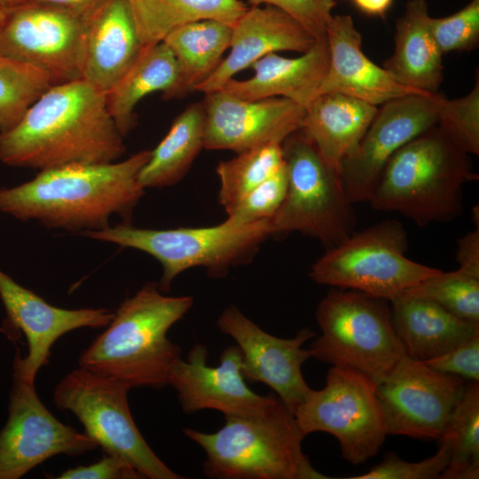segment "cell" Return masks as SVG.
<instances>
[{
  "instance_id": "cell-1",
  "label": "cell",
  "mask_w": 479,
  "mask_h": 479,
  "mask_svg": "<svg viewBox=\"0 0 479 479\" xmlns=\"http://www.w3.org/2000/svg\"><path fill=\"white\" fill-rule=\"evenodd\" d=\"M125 152L106 94L82 79L50 86L9 130L0 161L40 170L116 161Z\"/></svg>"
},
{
  "instance_id": "cell-2",
  "label": "cell",
  "mask_w": 479,
  "mask_h": 479,
  "mask_svg": "<svg viewBox=\"0 0 479 479\" xmlns=\"http://www.w3.org/2000/svg\"><path fill=\"white\" fill-rule=\"evenodd\" d=\"M149 157L144 150L122 161L41 170L28 182L0 188V211L68 231L105 229L114 214L128 221L145 193L138 173Z\"/></svg>"
},
{
  "instance_id": "cell-3",
  "label": "cell",
  "mask_w": 479,
  "mask_h": 479,
  "mask_svg": "<svg viewBox=\"0 0 479 479\" xmlns=\"http://www.w3.org/2000/svg\"><path fill=\"white\" fill-rule=\"evenodd\" d=\"M192 304V296L163 295L158 283H145L120 304L106 329L81 354L79 365L130 388L169 385L181 349L167 334Z\"/></svg>"
},
{
  "instance_id": "cell-4",
  "label": "cell",
  "mask_w": 479,
  "mask_h": 479,
  "mask_svg": "<svg viewBox=\"0 0 479 479\" xmlns=\"http://www.w3.org/2000/svg\"><path fill=\"white\" fill-rule=\"evenodd\" d=\"M477 178L468 153L436 124L393 154L368 202L419 226L449 222L463 212V186Z\"/></svg>"
},
{
  "instance_id": "cell-5",
  "label": "cell",
  "mask_w": 479,
  "mask_h": 479,
  "mask_svg": "<svg viewBox=\"0 0 479 479\" xmlns=\"http://www.w3.org/2000/svg\"><path fill=\"white\" fill-rule=\"evenodd\" d=\"M213 433L185 428L206 453L204 474L216 479H325L302 450L305 436L279 399L262 412L225 416Z\"/></svg>"
},
{
  "instance_id": "cell-6",
  "label": "cell",
  "mask_w": 479,
  "mask_h": 479,
  "mask_svg": "<svg viewBox=\"0 0 479 479\" xmlns=\"http://www.w3.org/2000/svg\"><path fill=\"white\" fill-rule=\"evenodd\" d=\"M82 234L154 257L162 266L159 288L168 292L173 279L188 269L204 267L210 276L220 277L231 267L246 263L260 245L273 235V231L270 219L251 224H238L226 219L214 226L167 230L122 224Z\"/></svg>"
},
{
  "instance_id": "cell-7",
  "label": "cell",
  "mask_w": 479,
  "mask_h": 479,
  "mask_svg": "<svg viewBox=\"0 0 479 479\" xmlns=\"http://www.w3.org/2000/svg\"><path fill=\"white\" fill-rule=\"evenodd\" d=\"M388 302L355 290L331 289L317 307L321 335L310 346L311 357L356 370L380 384L405 355Z\"/></svg>"
},
{
  "instance_id": "cell-8",
  "label": "cell",
  "mask_w": 479,
  "mask_h": 479,
  "mask_svg": "<svg viewBox=\"0 0 479 479\" xmlns=\"http://www.w3.org/2000/svg\"><path fill=\"white\" fill-rule=\"evenodd\" d=\"M287 189L270 219L273 235L300 232L334 247L354 232L355 216L340 169L328 164L300 130L281 144Z\"/></svg>"
},
{
  "instance_id": "cell-9",
  "label": "cell",
  "mask_w": 479,
  "mask_h": 479,
  "mask_svg": "<svg viewBox=\"0 0 479 479\" xmlns=\"http://www.w3.org/2000/svg\"><path fill=\"white\" fill-rule=\"evenodd\" d=\"M407 247L403 224L382 221L327 248L309 275L319 285L390 302L441 271L409 259Z\"/></svg>"
},
{
  "instance_id": "cell-10",
  "label": "cell",
  "mask_w": 479,
  "mask_h": 479,
  "mask_svg": "<svg viewBox=\"0 0 479 479\" xmlns=\"http://www.w3.org/2000/svg\"><path fill=\"white\" fill-rule=\"evenodd\" d=\"M131 388L112 377L80 366L56 386L53 402L72 412L84 433L106 454L125 459L141 476L149 479H182L151 449L134 422L128 404Z\"/></svg>"
},
{
  "instance_id": "cell-11",
  "label": "cell",
  "mask_w": 479,
  "mask_h": 479,
  "mask_svg": "<svg viewBox=\"0 0 479 479\" xmlns=\"http://www.w3.org/2000/svg\"><path fill=\"white\" fill-rule=\"evenodd\" d=\"M377 385L363 373L332 366L326 385L310 389L294 412L300 431L334 436L342 457L353 465L376 456L387 436Z\"/></svg>"
},
{
  "instance_id": "cell-12",
  "label": "cell",
  "mask_w": 479,
  "mask_h": 479,
  "mask_svg": "<svg viewBox=\"0 0 479 479\" xmlns=\"http://www.w3.org/2000/svg\"><path fill=\"white\" fill-rule=\"evenodd\" d=\"M465 386L405 354L376 388L387 436L440 440Z\"/></svg>"
},
{
  "instance_id": "cell-13",
  "label": "cell",
  "mask_w": 479,
  "mask_h": 479,
  "mask_svg": "<svg viewBox=\"0 0 479 479\" xmlns=\"http://www.w3.org/2000/svg\"><path fill=\"white\" fill-rule=\"evenodd\" d=\"M90 20L26 2L8 11L0 30V54L43 72L53 84L81 79Z\"/></svg>"
},
{
  "instance_id": "cell-14",
  "label": "cell",
  "mask_w": 479,
  "mask_h": 479,
  "mask_svg": "<svg viewBox=\"0 0 479 479\" xmlns=\"http://www.w3.org/2000/svg\"><path fill=\"white\" fill-rule=\"evenodd\" d=\"M444 96L414 93L381 105L357 147L340 165L345 192L352 204L368 202L395 153L434 127Z\"/></svg>"
},
{
  "instance_id": "cell-15",
  "label": "cell",
  "mask_w": 479,
  "mask_h": 479,
  "mask_svg": "<svg viewBox=\"0 0 479 479\" xmlns=\"http://www.w3.org/2000/svg\"><path fill=\"white\" fill-rule=\"evenodd\" d=\"M97 447L88 435L51 414L35 384L13 374L8 418L0 430V479H20L53 456L81 455Z\"/></svg>"
},
{
  "instance_id": "cell-16",
  "label": "cell",
  "mask_w": 479,
  "mask_h": 479,
  "mask_svg": "<svg viewBox=\"0 0 479 479\" xmlns=\"http://www.w3.org/2000/svg\"><path fill=\"white\" fill-rule=\"evenodd\" d=\"M216 326L236 342L244 378L269 386L294 413L311 389L302 373V365L311 353L302 345L315 332L303 328L294 338H279L263 330L235 305L222 311Z\"/></svg>"
},
{
  "instance_id": "cell-17",
  "label": "cell",
  "mask_w": 479,
  "mask_h": 479,
  "mask_svg": "<svg viewBox=\"0 0 479 479\" xmlns=\"http://www.w3.org/2000/svg\"><path fill=\"white\" fill-rule=\"evenodd\" d=\"M204 148L237 153L282 142L300 130L305 107L282 97L244 100L223 90L205 94Z\"/></svg>"
},
{
  "instance_id": "cell-18",
  "label": "cell",
  "mask_w": 479,
  "mask_h": 479,
  "mask_svg": "<svg viewBox=\"0 0 479 479\" xmlns=\"http://www.w3.org/2000/svg\"><path fill=\"white\" fill-rule=\"evenodd\" d=\"M208 349L194 345L185 360L173 366L169 385L177 393L184 412L212 409L225 416L251 415L263 412L277 397L260 396L249 389L242 374V357L237 345L225 348L220 365L208 366Z\"/></svg>"
},
{
  "instance_id": "cell-19",
  "label": "cell",
  "mask_w": 479,
  "mask_h": 479,
  "mask_svg": "<svg viewBox=\"0 0 479 479\" xmlns=\"http://www.w3.org/2000/svg\"><path fill=\"white\" fill-rule=\"evenodd\" d=\"M0 299L8 320L23 332L27 342V356H16L13 374L31 384L59 337L82 327H105L114 317L106 309L67 310L51 305L1 270Z\"/></svg>"
},
{
  "instance_id": "cell-20",
  "label": "cell",
  "mask_w": 479,
  "mask_h": 479,
  "mask_svg": "<svg viewBox=\"0 0 479 479\" xmlns=\"http://www.w3.org/2000/svg\"><path fill=\"white\" fill-rule=\"evenodd\" d=\"M316 40L284 11L269 4L250 6L232 27L229 54L194 90L206 94L221 90L237 73L265 55L280 51L302 54Z\"/></svg>"
},
{
  "instance_id": "cell-21",
  "label": "cell",
  "mask_w": 479,
  "mask_h": 479,
  "mask_svg": "<svg viewBox=\"0 0 479 479\" xmlns=\"http://www.w3.org/2000/svg\"><path fill=\"white\" fill-rule=\"evenodd\" d=\"M326 37L329 65L316 97L337 92L377 106L405 95L424 93L397 83L365 55L362 36L349 15L333 16Z\"/></svg>"
},
{
  "instance_id": "cell-22",
  "label": "cell",
  "mask_w": 479,
  "mask_h": 479,
  "mask_svg": "<svg viewBox=\"0 0 479 479\" xmlns=\"http://www.w3.org/2000/svg\"><path fill=\"white\" fill-rule=\"evenodd\" d=\"M144 48L128 1L109 0L89 22L81 79L107 94Z\"/></svg>"
},
{
  "instance_id": "cell-23",
  "label": "cell",
  "mask_w": 479,
  "mask_h": 479,
  "mask_svg": "<svg viewBox=\"0 0 479 479\" xmlns=\"http://www.w3.org/2000/svg\"><path fill=\"white\" fill-rule=\"evenodd\" d=\"M329 50L326 35L297 58L270 53L251 67L254 75L231 79L221 90L244 100L282 97L306 106L315 97L328 69Z\"/></svg>"
},
{
  "instance_id": "cell-24",
  "label": "cell",
  "mask_w": 479,
  "mask_h": 479,
  "mask_svg": "<svg viewBox=\"0 0 479 479\" xmlns=\"http://www.w3.org/2000/svg\"><path fill=\"white\" fill-rule=\"evenodd\" d=\"M391 318L405 354L427 361L479 334V324L462 319L427 299L401 294L389 302Z\"/></svg>"
},
{
  "instance_id": "cell-25",
  "label": "cell",
  "mask_w": 479,
  "mask_h": 479,
  "mask_svg": "<svg viewBox=\"0 0 479 479\" xmlns=\"http://www.w3.org/2000/svg\"><path fill=\"white\" fill-rule=\"evenodd\" d=\"M378 108L337 92L315 97L306 106L300 130L321 157L340 169L342 160L358 145Z\"/></svg>"
},
{
  "instance_id": "cell-26",
  "label": "cell",
  "mask_w": 479,
  "mask_h": 479,
  "mask_svg": "<svg viewBox=\"0 0 479 479\" xmlns=\"http://www.w3.org/2000/svg\"><path fill=\"white\" fill-rule=\"evenodd\" d=\"M427 0H409L397 20L395 49L383 68L397 83L436 93L443 81V53L431 31Z\"/></svg>"
},
{
  "instance_id": "cell-27",
  "label": "cell",
  "mask_w": 479,
  "mask_h": 479,
  "mask_svg": "<svg viewBox=\"0 0 479 479\" xmlns=\"http://www.w3.org/2000/svg\"><path fill=\"white\" fill-rule=\"evenodd\" d=\"M177 81V63L168 45L160 42L145 46L133 66L106 94L109 113L122 137L136 124L137 103L156 91L172 98Z\"/></svg>"
},
{
  "instance_id": "cell-28",
  "label": "cell",
  "mask_w": 479,
  "mask_h": 479,
  "mask_svg": "<svg viewBox=\"0 0 479 479\" xmlns=\"http://www.w3.org/2000/svg\"><path fill=\"white\" fill-rule=\"evenodd\" d=\"M232 27L215 20H204L178 27L163 39L178 67L173 98L185 97L204 82L223 61L230 48Z\"/></svg>"
},
{
  "instance_id": "cell-29",
  "label": "cell",
  "mask_w": 479,
  "mask_h": 479,
  "mask_svg": "<svg viewBox=\"0 0 479 479\" xmlns=\"http://www.w3.org/2000/svg\"><path fill=\"white\" fill-rule=\"evenodd\" d=\"M144 46L183 25L215 20L233 27L248 10L242 0H127Z\"/></svg>"
},
{
  "instance_id": "cell-30",
  "label": "cell",
  "mask_w": 479,
  "mask_h": 479,
  "mask_svg": "<svg viewBox=\"0 0 479 479\" xmlns=\"http://www.w3.org/2000/svg\"><path fill=\"white\" fill-rule=\"evenodd\" d=\"M205 110L203 102L188 106L174 120L169 130L138 173L145 189L165 187L179 182L204 148Z\"/></svg>"
},
{
  "instance_id": "cell-31",
  "label": "cell",
  "mask_w": 479,
  "mask_h": 479,
  "mask_svg": "<svg viewBox=\"0 0 479 479\" xmlns=\"http://www.w3.org/2000/svg\"><path fill=\"white\" fill-rule=\"evenodd\" d=\"M284 165L281 144L270 143L218 163V200L225 212L245 194L275 174Z\"/></svg>"
},
{
  "instance_id": "cell-32",
  "label": "cell",
  "mask_w": 479,
  "mask_h": 479,
  "mask_svg": "<svg viewBox=\"0 0 479 479\" xmlns=\"http://www.w3.org/2000/svg\"><path fill=\"white\" fill-rule=\"evenodd\" d=\"M452 452L441 479L479 478V382L466 384L450 419L446 432Z\"/></svg>"
},
{
  "instance_id": "cell-33",
  "label": "cell",
  "mask_w": 479,
  "mask_h": 479,
  "mask_svg": "<svg viewBox=\"0 0 479 479\" xmlns=\"http://www.w3.org/2000/svg\"><path fill=\"white\" fill-rule=\"evenodd\" d=\"M52 84L43 72L0 54V132L12 129Z\"/></svg>"
},
{
  "instance_id": "cell-34",
  "label": "cell",
  "mask_w": 479,
  "mask_h": 479,
  "mask_svg": "<svg viewBox=\"0 0 479 479\" xmlns=\"http://www.w3.org/2000/svg\"><path fill=\"white\" fill-rule=\"evenodd\" d=\"M404 294L429 300L462 319L479 324V277L459 268L440 271Z\"/></svg>"
},
{
  "instance_id": "cell-35",
  "label": "cell",
  "mask_w": 479,
  "mask_h": 479,
  "mask_svg": "<svg viewBox=\"0 0 479 479\" xmlns=\"http://www.w3.org/2000/svg\"><path fill=\"white\" fill-rule=\"evenodd\" d=\"M437 125L462 151L470 154L479 153V80L466 96L442 98L438 111Z\"/></svg>"
},
{
  "instance_id": "cell-36",
  "label": "cell",
  "mask_w": 479,
  "mask_h": 479,
  "mask_svg": "<svg viewBox=\"0 0 479 479\" xmlns=\"http://www.w3.org/2000/svg\"><path fill=\"white\" fill-rule=\"evenodd\" d=\"M287 189L286 164L271 177L245 194L227 214L238 224H251L271 219L282 204Z\"/></svg>"
},
{
  "instance_id": "cell-37",
  "label": "cell",
  "mask_w": 479,
  "mask_h": 479,
  "mask_svg": "<svg viewBox=\"0 0 479 479\" xmlns=\"http://www.w3.org/2000/svg\"><path fill=\"white\" fill-rule=\"evenodd\" d=\"M437 452L431 457L418 462H408L395 452H388L382 461L368 472L350 476L349 479H436L447 468L451 452L452 437L445 433L440 439Z\"/></svg>"
},
{
  "instance_id": "cell-38",
  "label": "cell",
  "mask_w": 479,
  "mask_h": 479,
  "mask_svg": "<svg viewBox=\"0 0 479 479\" xmlns=\"http://www.w3.org/2000/svg\"><path fill=\"white\" fill-rule=\"evenodd\" d=\"M430 27L443 54L475 50L479 43V0H471L450 16L431 18Z\"/></svg>"
},
{
  "instance_id": "cell-39",
  "label": "cell",
  "mask_w": 479,
  "mask_h": 479,
  "mask_svg": "<svg viewBox=\"0 0 479 479\" xmlns=\"http://www.w3.org/2000/svg\"><path fill=\"white\" fill-rule=\"evenodd\" d=\"M251 6L269 4L294 18L316 39L326 35L336 0H248Z\"/></svg>"
},
{
  "instance_id": "cell-40",
  "label": "cell",
  "mask_w": 479,
  "mask_h": 479,
  "mask_svg": "<svg viewBox=\"0 0 479 479\" xmlns=\"http://www.w3.org/2000/svg\"><path fill=\"white\" fill-rule=\"evenodd\" d=\"M423 362L440 373L479 382V334L441 356Z\"/></svg>"
},
{
  "instance_id": "cell-41",
  "label": "cell",
  "mask_w": 479,
  "mask_h": 479,
  "mask_svg": "<svg viewBox=\"0 0 479 479\" xmlns=\"http://www.w3.org/2000/svg\"><path fill=\"white\" fill-rule=\"evenodd\" d=\"M59 479H126L141 478L139 474L121 457L106 454L89 466H79L63 471Z\"/></svg>"
},
{
  "instance_id": "cell-42",
  "label": "cell",
  "mask_w": 479,
  "mask_h": 479,
  "mask_svg": "<svg viewBox=\"0 0 479 479\" xmlns=\"http://www.w3.org/2000/svg\"><path fill=\"white\" fill-rule=\"evenodd\" d=\"M456 260L459 269L479 277V226L458 240Z\"/></svg>"
},
{
  "instance_id": "cell-43",
  "label": "cell",
  "mask_w": 479,
  "mask_h": 479,
  "mask_svg": "<svg viewBox=\"0 0 479 479\" xmlns=\"http://www.w3.org/2000/svg\"><path fill=\"white\" fill-rule=\"evenodd\" d=\"M109 0H27V2L47 5L77 15L92 18Z\"/></svg>"
},
{
  "instance_id": "cell-44",
  "label": "cell",
  "mask_w": 479,
  "mask_h": 479,
  "mask_svg": "<svg viewBox=\"0 0 479 479\" xmlns=\"http://www.w3.org/2000/svg\"><path fill=\"white\" fill-rule=\"evenodd\" d=\"M355 7L368 16L383 17L392 5L393 0H350Z\"/></svg>"
},
{
  "instance_id": "cell-45",
  "label": "cell",
  "mask_w": 479,
  "mask_h": 479,
  "mask_svg": "<svg viewBox=\"0 0 479 479\" xmlns=\"http://www.w3.org/2000/svg\"><path fill=\"white\" fill-rule=\"evenodd\" d=\"M2 4L8 10L19 6L27 2V0H0Z\"/></svg>"
},
{
  "instance_id": "cell-46",
  "label": "cell",
  "mask_w": 479,
  "mask_h": 479,
  "mask_svg": "<svg viewBox=\"0 0 479 479\" xmlns=\"http://www.w3.org/2000/svg\"><path fill=\"white\" fill-rule=\"evenodd\" d=\"M8 9H6L2 3L0 2V30L4 23V20L6 19Z\"/></svg>"
}]
</instances>
